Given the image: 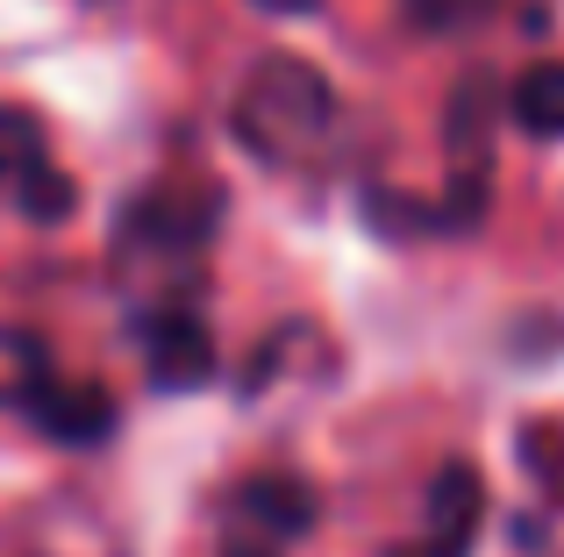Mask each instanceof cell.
<instances>
[{
  "instance_id": "52a82bcc",
  "label": "cell",
  "mask_w": 564,
  "mask_h": 557,
  "mask_svg": "<svg viewBox=\"0 0 564 557\" xmlns=\"http://www.w3.org/2000/svg\"><path fill=\"white\" fill-rule=\"evenodd\" d=\"M14 200H22V215L29 222H65L72 208H79V186H72V172H57L51 157H43V165H29L22 179H14Z\"/></svg>"
},
{
  "instance_id": "8fae6325",
  "label": "cell",
  "mask_w": 564,
  "mask_h": 557,
  "mask_svg": "<svg viewBox=\"0 0 564 557\" xmlns=\"http://www.w3.org/2000/svg\"><path fill=\"white\" fill-rule=\"evenodd\" d=\"M264 8H307V0H264Z\"/></svg>"
},
{
  "instance_id": "5b68a950",
  "label": "cell",
  "mask_w": 564,
  "mask_h": 557,
  "mask_svg": "<svg viewBox=\"0 0 564 557\" xmlns=\"http://www.w3.org/2000/svg\"><path fill=\"white\" fill-rule=\"evenodd\" d=\"M508 114H514V129L536 136V143H557L564 136V57L529 65L522 79L508 86Z\"/></svg>"
},
{
  "instance_id": "3957f363",
  "label": "cell",
  "mask_w": 564,
  "mask_h": 557,
  "mask_svg": "<svg viewBox=\"0 0 564 557\" xmlns=\"http://www.w3.org/2000/svg\"><path fill=\"white\" fill-rule=\"evenodd\" d=\"M229 515L243 522V529H258V544H293V536L315 529V487L293 472H258L243 479V487L229 493Z\"/></svg>"
},
{
  "instance_id": "7a4b0ae2",
  "label": "cell",
  "mask_w": 564,
  "mask_h": 557,
  "mask_svg": "<svg viewBox=\"0 0 564 557\" xmlns=\"http://www.w3.org/2000/svg\"><path fill=\"white\" fill-rule=\"evenodd\" d=\"M479 515H486V487H479V465H443L436 472V493H429V536L393 557H471V536H479Z\"/></svg>"
},
{
  "instance_id": "9c48e42d",
  "label": "cell",
  "mask_w": 564,
  "mask_h": 557,
  "mask_svg": "<svg viewBox=\"0 0 564 557\" xmlns=\"http://www.w3.org/2000/svg\"><path fill=\"white\" fill-rule=\"evenodd\" d=\"M414 29H479L500 0H400Z\"/></svg>"
},
{
  "instance_id": "ba28073f",
  "label": "cell",
  "mask_w": 564,
  "mask_h": 557,
  "mask_svg": "<svg viewBox=\"0 0 564 557\" xmlns=\"http://www.w3.org/2000/svg\"><path fill=\"white\" fill-rule=\"evenodd\" d=\"M29 165H43V129L29 108H0V186L22 179Z\"/></svg>"
},
{
  "instance_id": "8992f818",
  "label": "cell",
  "mask_w": 564,
  "mask_h": 557,
  "mask_svg": "<svg viewBox=\"0 0 564 557\" xmlns=\"http://www.w3.org/2000/svg\"><path fill=\"white\" fill-rule=\"evenodd\" d=\"M207 372H215L207 329L193 315H165V329H158V343H151V379L158 386H200Z\"/></svg>"
},
{
  "instance_id": "277c9868",
  "label": "cell",
  "mask_w": 564,
  "mask_h": 557,
  "mask_svg": "<svg viewBox=\"0 0 564 557\" xmlns=\"http://www.w3.org/2000/svg\"><path fill=\"white\" fill-rule=\"evenodd\" d=\"M22 415L36 422L43 436H57V444H100V436L115 429V401L108 393L100 386H65V379H51V372L22 393Z\"/></svg>"
},
{
  "instance_id": "30bf717a",
  "label": "cell",
  "mask_w": 564,
  "mask_h": 557,
  "mask_svg": "<svg viewBox=\"0 0 564 557\" xmlns=\"http://www.w3.org/2000/svg\"><path fill=\"white\" fill-rule=\"evenodd\" d=\"M221 557H279L272 544H243V536H229V544H221Z\"/></svg>"
},
{
  "instance_id": "6da1fadb",
  "label": "cell",
  "mask_w": 564,
  "mask_h": 557,
  "mask_svg": "<svg viewBox=\"0 0 564 557\" xmlns=\"http://www.w3.org/2000/svg\"><path fill=\"white\" fill-rule=\"evenodd\" d=\"M229 122H236V143L250 157H264V165H315L336 143L344 100H336V86L307 57H264L243 79Z\"/></svg>"
}]
</instances>
